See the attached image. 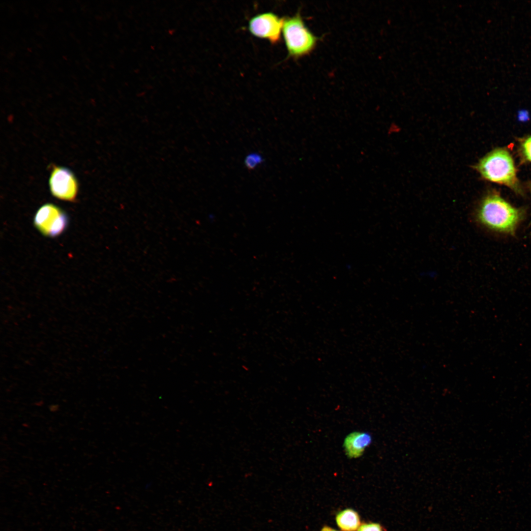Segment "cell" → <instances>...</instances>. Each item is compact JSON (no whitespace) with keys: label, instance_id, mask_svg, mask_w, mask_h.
I'll list each match as a JSON object with an SVG mask.
<instances>
[{"label":"cell","instance_id":"1","mask_svg":"<svg viewBox=\"0 0 531 531\" xmlns=\"http://www.w3.org/2000/svg\"><path fill=\"white\" fill-rule=\"evenodd\" d=\"M526 216L524 208L514 206L497 192H490L483 198L476 212L477 220L485 228L512 236H516Z\"/></svg>","mask_w":531,"mask_h":531},{"label":"cell","instance_id":"2","mask_svg":"<svg viewBox=\"0 0 531 531\" xmlns=\"http://www.w3.org/2000/svg\"><path fill=\"white\" fill-rule=\"evenodd\" d=\"M474 169L485 180L505 185L523 195L514 160L507 149L500 148L492 150L479 161Z\"/></svg>","mask_w":531,"mask_h":531},{"label":"cell","instance_id":"3","mask_svg":"<svg viewBox=\"0 0 531 531\" xmlns=\"http://www.w3.org/2000/svg\"><path fill=\"white\" fill-rule=\"evenodd\" d=\"M282 33L288 58L294 59L310 54L319 40L305 26L299 12L293 16L284 17Z\"/></svg>","mask_w":531,"mask_h":531},{"label":"cell","instance_id":"4","mask_svg":"<svg viewBox=\"0 0 531 531\" xmlns=\"http://www.w3.org/2000/svg\"><path fill=\"white\" fill-rule=\"evenodd\" d=\"M284 17H280L272 12L258 14L248 22V30L255 37L267 40L271 44L281 40Z\"/></svg>","mask_w":531,"mask_h":531},{"label":"cell","instance_id":"5","mask_svg":"<svg viewBox=\"0 0 531 531\" xmlns=\"http://www.w3.org/2000/svg\"><path fill=\"white\" fill-rule=\"evenodd\" d=\"M67 219L66 214L53 204H46L37 211L34 219L36 228L44 235L55 237L60 235L66 228Z\"/></svg>","mask_w":531,"mask_h":531},{"label":"cell","instance_id":"6","mask_svg":"<svg viewBox=\"0 0 531 531\" xmlns=\"http://www.w3.org/2000/svg\"><path fill=\"white\" fill-rule=\"evenodd\" d=\"M52 194L59 199L72 201L75 200L78 192L77 180L70 171L55 167L52 172L49 180Z\"/></svg>","mask_w":531,"mask_h":531},{"label":"cell","instance_id":"7","mask_svg":"<svg viewBox=\"0 0 531 531\" xmlns=\"http://www.w3.org/2000/svg\"><path fill=\"white\" fill-rule=\"evenodd\" d=\"M371 442V436L368 433H351L346 437L344 442V448L347 456L350 458L359 457Z\"/></svg>","mask_w":531,"mask_h":531},{"label":"cell","instance_id":"8","mask_svg":"<svg viewBox=\"0 0 531 531\" xmlns=\"http://www.w3.org/2000/svg\"><path fill=\"white\" fill-rule=\"evenodd\" d=\"M336 523L343 531H355L359 527L360 520L358 514L348 509L339 513L336 517Z\"/></svg>","mask_w":531,"mask_h":531},{"label":"cell","instance_id":"9","mask_svg":"<svg viewBox=\"0 0 531 531\" xmlns=\"http://www.w3.org/2000/svg\"><path fill=\"white\" fill-rule=\"evenodd\" d=\"M519 149L523 160L531 162V135L520 140Z\"/></svg>","mask_w":531,"mask_h":531},{"label":"cell","instance_id":"10","mask_svg":"<svg viewBox=\"0 0 531 531\" xmlns=\"http://www.w3.org/2000/svg\"><path fill=\"white\" fill-rule=\"evenodd\" d=\"M263 161L262 156L258 153H251L245 159V164L249 169H254Z\"/></svg>","mask_w":531,"mask_h":531},{"label":"cell","instance_id":"11","mask_svg":"<svg viewBox=\"0 0 531 531\" xmlns=\"http://www.w3.org/2000/svg\"><path fill=\"white\" fill-rule=\"evenodd\" d=\"M357 531H384L382 526L376 523L363 524L358 529Z\"/></svg>","mask_w":531,"mask_h":531},{"label":"cell","instance_id":"12","mask_svg":"<svg viewBox=\"0 0 531 531\" xmlns=\"http://www.w3.org/2000/svg\"><path fill=\"white\" fill-rule=\"evenodd\" d=\"M321 531H336V530H334V529H332L331 528H329L328 527H324L322 529Z\"/></svg>","mask_w":531,"mask_h":531},{"label":"cell","instance_id":"13","mask_svg":"<svg viewBox=\"0 0 531 531\" xmlns=\"http://www.w3.org/2000/svg\"><path fill=\"white\" fill-rule=\"evenodd\" d=\"M530 225H531V221L530 222Z\"/></svg>","mask_w":531,"mask_h":531},{"label":"cell","instance_id":"14","mask_svg":"<svg viewBox=\"0 0 531 531\" xmlns=\"http://www.w3.org/2000/svg\"></svg>","mask_w":531,"mask_h":531}]
</instances>
